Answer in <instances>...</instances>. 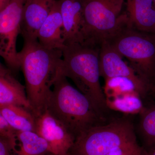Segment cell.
Segmentation results:
<instances>
[{"instance_id": "6da1fadb", "label": "cell", "mask_w": 155, "mask_h": 155, "mask_svg": "<svg viewBox=\"0 0 155 155\" xmlns=\"http://www.w3.org/2000/svg\"><path fill=\"white\" fill-rule=\"evenodd\" d=\"M27 99L35 116L46 110L54 84L62 72V51L48 49L38 40L24 41L18 52Z\"/></svg>"}, {"instance_id": "7a4b0ae2", "label": "cell", "mask_w": 155, "mask_h": 155, "mask_svg": "<svg viewBox=\"0 0 155 155\" xmlns=\"http://www.w3.org/2000/svg\"><path fill=\"white\" fill-rule=\"evenodd\" d=\"M100 48L80 43L65 45L62 49V72L88 99L100 115L110 120L115 116L107 105L100 84Z\"/></svg>"}, {"instance_id": "3957f363", "label": "cell", "mask_w": 155, "mask_h": 155, "mask_svg": "<svg viewBox=\"0 0 155 155\" xmlns=\"http://www.w3.org/2000/svg\"><path fill=\"white\" fill-rule=\"evenodd\" d=\"M46 109L65 126L75 140L86 130L110 122L88 99L61 72L54 84Z\"/></svg>"}, {"instance_id": "277c9868", "label": "cell", "mask_w": 155, "mask_h": 155, "mask_svg": "<svg viewBox=\"0 0 155 155\" xmlns=\"http://www.w3.org/2000/svg\"><path fill=\"white\" fill-rule=\"evenodd\" d=\"M106 43L128 61L145 86L148 96L155 84V34L133 28L128 18Z\"/></svg>"}, {"instance_id": "5b68a950", "label": "cell", "mask_w": 155, "mask_h": 155, "mask_svg": "<svg viewBox=\"0 0 155 155\" xmlns=\"http://www.w3.org/2000/svg\"><path fill=\"white\" fill-rule=\"evenodd\" d=\"M126 115L86 130L75 140L69 153L74 155H107L117 147L138 143L135 126Z\"/></svg>"}, {"instance_id": "8992f818", "label": "cell", "mask_w": 155, "mask_h": 155, "mask_svg": "<svg viewBox=\"0 0 155 155\" xmlns=\"http://www.w3.org/2000/svg\"><path fill=\"white\" fill-rule=\"evenodd\" d=\"M84 28L82 44L100 48L127 18L121 14L125 0H81Z\"/></svg>"}, {"instance_id": "52a82bcc", "label": "cell", "mask_w": 155, "mask_h": 155, "mask_svg": "<svg viewBox=\"0 0 155 155\" xmlns=\"http://www.w3.org/2000/svg\"><path fill=\"white\" fill-rule=\"evenodd\" d=\"M25 0H11L0 11V57L8 69L14 74L20 69L17 40L20 33V25Z\"/></svg>"}, {"instance_id": "ba28073f", "label": "cell", "mask_w": 155, "mask_h": 155, "mask_svg": "<svg viewBox=\"0 0 155 155\" xmlns=\"http://www.w3.org/2000/svg\"><path fill=\"white\" fill-rule=\"evenodd\" d=\"M35 117V132L47 142L50 152L54 155H67L74 144L75 137L46 109Z\"/></svg>"}, {"instance_id": "9c48e42d", "label": "cell", "mask_w": 155, "mask_h": 155, "mask_svg": "<svg viewBox=\"0 0 155 155\" xmlns=\"http://www.w3.org/2000/svg\"><path fill=\"white\" fill-rule=\"evenodd\" d=\"M100 70L101 77L105 81L116 77H123L133 82L143 101L148 97L143 84L129 65L123 61V58L114 48L105 42L100 48Z\"/></svg>"}, {"instance_id": "30bf717a", "label": "cell", "mask_w": 155, "mask_h": 155, "mask_svg": "<svg viewBox=\"0 0 155 155\" xmlns=\"http://www.w3.org/2000/svg\"><path fill=\"white\" fill-rule=\"evenodd\" d=\"M56 0H25L20 33L24 41L37 40L38 32L52 9Z\"/></svg>"}, {"instance_id": "8fae6325", "label": "cell", "mask_w": 155, "mask_h": 155, "mask_svg": "<svg viewBox=\"0 0 155 155\" xmlns=\"http://www.w3.org/2000/svg\"><path fill=\"white\" fill-rule=\"evenodd\" d=\"M63 21L64 45L81 44L83 41L84 18L81 0H58Z\"/></svg>"}, {"instance_id": "7c38bea8", "label": "cell", "mask_w": 155, "mask_h": 155, "mask_svg": "<svg viewBox=\"0 0 155 155\" xmlns=\"http://www.w3.org/2000/svg\"><path fill=\"white\" fill-rule=\"evenodd\" d=\"M37 38L39 43L48 49L62 50L64 48L63 21L58 0L39 29Z\"/></svg>"}, {"instance_id": "4fadbf2b", "label": "cell", "mask_w": 155, "mask_h": 155, "mask_svg": "<svg viewBox=\"0 0 155 155\" xmlns=\"http://www.w3.org/2000/svg\"><path fill=\"white\" fill-rule=\"evenodd\" d=\"M128 22L133 28L155 34V5L153 0H125Z\"/></svg>"}, {"instance_id": "5bb4252c", "label": "cell", "mask_w": 155, "mask_h": 155, "mask_svg": "<svg viewBox=\"0 0 155 155\" xmlns=\"http://www.w3.org/2000/svg\"><path fill=\"white\" fill-rule=\"evenodd\" d=\"M9 105L22 106L31 110L25 86L11 71L0 72V106Z\"/></svg>"}, {"instance_id": "9a60e30c", "label": "cell", "mask_w": 155, "mask_h": 155, "mask_svg": "<svg viewBox=\"0 0 155 155\" xmlns=\"http://www.w3.org/2000/svg\"><path fill=\"white\" fill-rule=\"evenodd\" d=\"M11 148L14 155H46L51 153L47 142L35 131H16Z\"/></svg>"}, {"instance_id": "2e32d148", "label": "cell", "mask_w": 155, "mask_h": 155, "mask_svg": "<svg viewBox=\"0 0 155 155\" xmlns=\"http://www.w3.org/2000/svg\"><path fill=\"white\" fill-rule=\"evenodd\" d=\"M3 117L14 130L17 131H35L36 117L28 108L19 105L0 106Z\"/></svg>"}, {"instance_id": "e0dca14e", "label": "cell", "mask_w": 155, "mask_h": 155, "mask_svg": "<svg viewBox=\"0 0 155 155\" xmlns=\"http://www.w3.org/2000/svg\"><path fill=\"white\" fill-rule=\"evenodd\" d=\"M139 115L138 124L135 127L147 151L155 148V101L150 100L145 103V108Z\"/></svg>"}, {"instance_id": "ac0fdd59", "label": "cell", "mask_w": 155, "mask_h": 155, "mask_svg": "<svg viewBox=\"0 0 155 155\" xmlns=\"http://www.w3.org/2000/svg\"><path fill=\"white\" fill-rule=\"evenodd\" d=\"M108 108L126 115L139 114L145 108V103L140 95L131 92L114 97L106 98Z\"/></svg>"}, {"instance_id": "d6986e66", "label": "cell", "mask_w": 155, "mask_h": 155, "mask_svg": "<svg viewBox=\"0 0 155 155\" xmlns=\"http://www.w3.org/2000/svg\"><path fill=\"white\" fill-rule=\"evenodd\" d=\"M105 82L103 90L106 98L114 97L131 92H137L139 94L135 84L127 78H114L106 80Z\"/></svg>"}, {"instance_id": "ffe728a7", "label": "cell", "mask_w": 155, "mask_h": 155, "mask_svg": "<svg viewBox=\"0 0 155 155\" xmlns=\"http://www.w3.org/2000/svg\"><path fill=\"white\" fill-rule=\"evenodd\" d=\"M107 155H147L144 148L138 143L117 147Z\"/></svg>"}, {"instance_id": "44dd1931", "label": "cell", "mask_w": 155, "mask_h": 155, "mask_svg": "<svg viewBox=\"0 0 155 155\" xmlns=\"http://www.w3.org/2000/svg\"><path fill=\"white\" fill-rule=\"evenodd\" d=\"M16 131L6 122L0 110V137L8 140L11 146L15 140Z\"/></svg>"}, {"instance_id": "7402d4cb", "label": "cell", "mask_w": 155, "mask_h": 155, "mask_svg": "<svg viewBox=\"0 0 155 155\" xmlns=\"http://www.w3.org/2000/svg\"><path fill=\"white\" fill-rule=\"evenodd\" d=\"M0 155H14L8 140L0 137Z\"/></svg>"}, {"instance_id": "603a6c76", "label": "cell", "mask_w": 155, "mask_h": 155, "mask_svg": "<svg viewBox=\"0 0 155 155\" xmlns=\"http://www.w3.org/2000/svg\"><path fill=\"white\" fill-rule=\"evenodd\" d=\"M11 0H0V11L8 5Z\"/></svg>"}, {"instance_id": "cb8c5ba5", "label": "cell", "mask_w": 155, "mask_h": 155, "mask_svg": "<svg viewBox=\"0 0 155 155\" xmlns=\"http://www.w3.org/2000/svg\"><path fill=\"white\" fill-rule=\"evenodd\" d=\"M148 99L153 100V101L155 100V84L150 92Z\"/></svg>"}, {"instance_id": "d4e9b609", "label": "cell", "mask_w": 155, "mask_h": 155, "mask_svg": "<svg viewBox=\"0 0 155 155\" xmlns=\"http://www.w3.org/2000/svg\"><path fill=\"white\" fill-rule=\"evenodd\" d=\"M9 71L10 70L8 68H6L5 66H3L0 61V72H5Z\"/></svg>"}, {"instance_id": "484cf974", "label": "cell", "mask_w": 155, "mask_h": 155, "mask_svg": "<svg viewBox=\"0 0 155 155\" xmlns=\"http://www.w3.org/2000/svg\"><path fill=\"white\" fill-rule=\"evenodd\" d=\"M147 155H155V148L147 151Z\"/></svg>"}, {"instance_id": "4316f807", "label": "cell", "mask_w": 155, "mask_h": 155, "mask_svg": "<svg viewBox=\"0 0 155 155\" xmlns=\"http://www.w3.org/2000/svg\"><path fill=\"white\" fill-rule=\"evenodd\" d=\"M46 155H54L52 154L51 153H48V154H47Z\"/></svg>"}, {"instance_id": "83f0119b", "label": "cell", "mask_w": 155, "mask_h": 155, "mask_svg": "<svg viewBox=\"0 0 155 155\" xmlns=\"http://www.w3.org/2000/svg\"><path fill=\"white\" fill-rule=\"evenodd\" d=\"M66 155H74L70 153H68Z\"/></svg>"}, {"instance_id": "f1b7e54d", "label": "cell", "mask_w": 155, "mask_h": 155, "mask_svg": "<svg viewBox=\"0 0 155 155\" xmlns=\"http://www.w3.org/2000/svg\"><path fill=\"white\" fill-rule=\"evenodd\" d=\"M153 1H154V4L155 5V0H153Z\"/></svg>"}]
</instances>
